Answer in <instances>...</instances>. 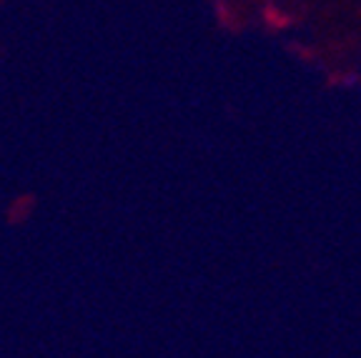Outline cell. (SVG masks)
<instances>
[]
</instances>
